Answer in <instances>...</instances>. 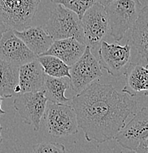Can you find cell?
Masks as SVG:
<instances>
[{"instance_id":"obj_5","label":"cell","mask_w":148,"mask_h":153,"mask_svg":"<svg viewBox=\"0 0 148 153\" xmlns=\"http://www.w3.org/2000/svg\"><path fill=\"white\" fill-rule=\"evenodd\" d=\"M41 0H0V20L7 29L29 27Z\"/></svg>"},{"instance_id":"obj_2","label":"cell","mask_w":148,"mask_h":153,"mask_svg":"<svg viewBox=\"0 0 148 153\" xmlns=\"http://www.w3.org/2000/svg\"><path fill=\"white\" fill-rule=\"evenodd\" d=\"M141 8L139 0H115L106 6L110 34L115 41H120L132 29Z\"/></svg>"},{"instance_id":"obj_12","label":"cell","mask_w":148,"mask_h":153,"mask_svg":"<svg viewBox=\"0 0 148 153\" xmlns=\"http://www.w3.org/2000/svg\"><path fill=\"white\" fill-rule=\"evenodd\" d=\"M45 78L46 74L37 59L22 65L19 68V84L15 94L43 91Z\"/></svg>"},{"instance_id":"obj_6","label":"cell","mask_w":148,"mask_h":153,"mask_svg":"<svg viewBox=\"0 0 148 153\" xmlns=\"http://www.w3.org/2000/svg\"><path fill=\"white\" fill-rule=\"evenodd\" d=\"M85 44L90 49L97 50L100 44L110 31L109 21L106 7L95 3L87 10L81 19Z\"/></svg>"},{"instance_id":"obj_1","label":"cell","mask_w":148,"mask_h":153,"mask_svg":"<svg viewBox=\"0 0 148 153\" xmlns=\"http://www.w3.org/2000/svg\"><path fill=\"white\" fill-rule=\"evenodd\" d=\"M71 105L76 113L78 128L89 142L114 139L138 110L137 102L130 96L119 92L111 84L99 82H93L75 94Z\"/></svg>"},{"instance_id":"obj_24","label":"cell","mask_w":148,"mask_h":153,"mask_svg":"<svg viewBox=\"0 0 148 153\" xmlns=\"http://www.w3.org/2000/svg\"><path fill=\"white\" fill-rule=\"evenodd\" d=\"M114 1H115V0H100L99 2H100L101 4H103L104 7H106V6L109 5L110 3L113 2Z\"/></svg>"},{"instance_id":"obj_7","label":"cell","mask_w":148,"mask_h":153,"mask_svg":"<svg viewBox=\"0 0 148 153\" xmlns=\"http://www.w3.org/2000/svg\"><path fill=\"white\" fill-rule=\"evenodd\" d=\"M99 63L101 68L106 70L113 77L124 75L131 60V46L129 42L125 45L117 43L109 44L103 41L98 49Z\"/></svg>"},{"instance_id":"obj_17","label":"cell","mask_w":148,"mask_h":153,"mask_svg":"<svg viewBox=\"0 0 148 153\" xmlns=\"http://www.w3.org/2000/svg\"><path fill=\"white\" fill-rule=\"evenodd\" d=\"M70 87V80L67 77H52L46 74L44 91L47 101L53 103L66 104L71 99L65 96L66 91Z\"/></svg>"},{"instance_id":"obj_13","label":"cell","mask_w":148,"mask_h":153,"mask_svg":"<svg viewBox=\"0 0 148 153\" xmlns=\"http://www.w3.org/2000/svg\"><path fill=\"white\" fill-rule=\"evenodd\" d=\"M125 85L122 92L130 97H148V64L130 63L125 74Z\"/></svg>"},{"instance_id":"obj_16","label":"cell","mask_w":148,"mask_h":153,"mask_svg":"<svg viewBox=\"0 0 148 153\" xmlns=\"http://www.w3.org/2000/svg\"><path fill=\"white\" fill-rule=\"evenodd\" d=\"M132 44L139 55L148 63V5L142 7L132 27Z\"/></svg>"},{"instance_id":"obj_26","label":"cell","mask_w":148,"mask_h":153,"mask_svg":"<svg viewBox=\"0 0 148 153\" xmlns=\"http://www.w3.org/2000/svg\"><path fill=\"white\" fill-rule=\"evenodd\" d=\"M1 132H2V127L0 124V144H1V141H2V135H1Z\"/></svg>"},{"instance_id":"obj_23","label":"cell","mask_w":148,"mask_h":153,"mask_svg":"<svg viewBox=\"0 0 148 153\" xmlns=\"http://www.w3.org/2000/svg\"><path fill=\"white\" fill-rule=\"evenodd\" d=\"M7 30H8V29L6 27L5 25H4V24L2 23V22L0 20V37H1V36L2 35V33H4V31H6Z\"/></svg>"},{"instance_id":"obj_9","label":"cell","mask_w":148,"mask_h":153,"mask_svg":"<svg viewBox=\"0 0 148 153\" xmlns=\"http://www.w3.org/2000/svg\"><path fill=\"white\" fill-rule=\"evenodd\" d=\"M47 102L44 91L24 93L16 95L13 108L24 123L33 126L35 131H39Z\"/></svg>"},{"instance_id":"obj_15","label":"cell","mask_w":148,"mask_h":153,"mask_svg":"<svg viewBox=\"0 0 148 153\" xmlns=\"http://www.w3.org/2000/svg\"><path fill=\"white\" fill-rule=\"evenodd\" d=\"M14 33L38 57L49 49L54 39L41 27H29L24 30H13Z\"/></svg>"},{"instance_id":"obj_3","label":"cell","mask_w":148,"mask_h":153,"mask_svg":"<svg viewBox=\"0 0 148 153\" xmlns=\"http://www.w3.org/2000/svg\"><path fill=\"white\" fill-rule=\"evenodd\" d=\"M44 30L54 41L74 38L85 44L81 20L77 14L60 4L51 11Z\"/></svg>"},{"instance_id":"obj_14","label":"cell","mask_w":148,"mask_h":153,"mask_svg":"<svg viewBox=\"0 0 148 153\" xmlns=\"http://www.w3.org/2000/svg\"><path fill=\"white\" fill-rule=\"evenodd\" d=\"M86 45L74 38L55 40L43 55H52L71 66L83 55Z\"/></svg>"},{"instance_id":"obj_11","label":"cell","mask_w":148,"mask_h":153,"mask_svg":"<svg viewBox=\"0 0 148 153\" xmlns=\"http://www.w3.org/2000/svg\"><path fill=\"white\" fill-rule=\"evenodd\" d=\"M38 58L25 43L8 29L0 37V60L17 67Z\"/></svg>"},{"instance_id":"obj_18","label":"cell","mask_w":148,"mask_h":153,"mask_svg":"<svg viewBox=\"0 0 148 153\" xmlns=\"http://www.w3.org/2000/svg\"><path fill=\"white\" fill-rule=\"evenodd\" d=\"M19 67L0 60V95L4 99L16 95L15 89L19 84Z\"/></svg>"},{"instance_id":"obj_20","label":"cell","mask_w":148,"mask_h":153,"mask_svg":"<svg viewBox=\"0 0 148 153\" xmlns=\"http://www.w3.org/2000/svg\"><path fill=\"white\" fill-rule=\"evenodd\" d=\"M51 1L74 12L81 20L86 11L100 0H51Z\"/></svg>"},{"instance_id":"obj_25","label":"cell","mask_w":148,"mask_h":153,"mask_svg":"<svg viewBox=\"0 0 148 153\" xmlns=\"http://www.w3.org/2000/svg\"><path fill=\"white\" fill-rule=\"evenodd\" d=\"M4 100V97H2L1 95H0V115H3L6 114L5 111H4V110H2V108H1V102H2V101Z\"/></svg>"},{"instance_id":"obj_21","label":"cell","mask_w":148,"mask_h":153,"mask_svg":"<svg viewBox=\"0 0 148 153\" xmlns=\"http://www.w3.org/2000/svg\"><path fill=\"white\" fill-rule=\"evenodd\" d=\"M33 153H66V147L60 143L41 142L33 145Z\"/></svg>"},{"instance_id":"obj_19","label":"cell","mask_w":148,"mask_h":153,"mask_svg":"<svg viewBox=\"0 0 148 153\" xmlns=\"http://www.w3.org/2000/svg\"><path fill=\"white\" fill-rule=\"evenodd\" d=\"M37 60L44 73L52 77H67L70 79V66L58 57L52 55H41Z\"/></svg>"},{"instance_id":"obj_8","label":"cell","mask_w":148,"mask_h":153,"mask_svg":"<svg viewBox=\"0 0 148 153\" xmlns=\"http://www.w3.org/2000/svg\"><path fill=\"white\" fill-rule=\"evenodd\" d=\"M70 87L77 94L103 76L98 59L87 47L83 55L70 66Z\"/></svg>"},{"instance_id":"obj_22","label":"cell","mask_w":148,"mask_h":153,"mask_svg":"<svg viewBox=\"0 0 148 153\" xmlns=\"http://www.w3.org/2000/svg\"><path fill=\"white\" fill-rule=\"evenodd\" d=\"M135 152L136 153H148V138L140 143Z\"/></svg>"},{"instance_id":"obj_10","label":"cell","mask_w":148,"mask_h":153,"mask_svg":"<svg viewBox=\"0 0 148 153\" xmlns=\"http://www.w3.org/2000/svg\"><path fill=\"white\" fill-rule=\"evenodd\" d=\"M148 138V107L136 112L116 135L114 139L125 149L136 151Z\"/></svg>"},{"instance_id":"obj_4","label":"cell","mask_w":148,"mask_h":153,"mask_svg":"<svg viewBox=\"0 0 148 153\" xmlns=\"http://www.w3.org/2000/svg\"><path fill=\"white\" fill-rule=\"evenodd\" d=\"M45 127L54 138H62L78 132L77 116L71 105L47 102L44 114Z\"/></svg>"},{"instance_id":"obj_27","label":"cell","mask_w":148,"mask_h":153,"mask_svg":"<svg viewBox=\"0 0 148 153\" xmlns=\"http://www.w3.org/2000/svg\"><path fill=\"white\" fill-rule=\"evenodd\" d=\"M120 153H136L135 151H131V150H128V149H125L122 152H121Z\"/></svg>"}]
</instances>
